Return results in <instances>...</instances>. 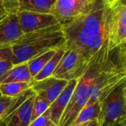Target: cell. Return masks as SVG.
I'll list each match as a JSON object with an SVG mask.
<instances>
[{"label":"cell","instance_id":"obj_1","mask_svg":"<svg viewBox=\"0 0 126 126\" xmlns=\"http://www.w3.org/2000/svg\"><path fill=\"white\" fill-rule=\"evenodd\" d=\"M110 14L111 7L106 0H95L87 12L63 24L66 47L89 63L108 39Z\"/></svg>","mask_w":126,"mask_h":126},{"label":"cell","instance_id":"obj_2","mask_svg":"<svg viewBox=\"0 0 126 126\" xmlns=\"http://www.w3.org/2000/svg\"><path fill=\"white\" fill-rule=\"evenodd\" d=\"M115 52L109 49L107 39L102 47L89 61L83 75L78 79L71 100L58 126H71L79 112L87 104L95 79L109 66Z\"/></svg>","mask_w":126,"mask_h":126},{"label":"cell","instance_id":"obj_3","mask_svg":"<svg viewBox=\"0 0 126 126\" xmlns=\"http://www.w3.org/2000/svg\"><path fill=\"white\" fill-rule=\"evenodd\" d=\"M66 44L62 24L24 34L12 47L13 63L28 62L51 49H58Z\"/></svg>","mask_w":126,"mask_h":126},{"label":"cell","instance_id":"obj_4","mask_svg":"<svg viewBox=\"0 0 126 126\" xmlns=\"http://www.w3.org/2000/svg\"><path fill=\"white\" fill-rule=\"evenodd\" d=\"M126 79L117 86L102 102L98 122L100 126H126V102L124 88Z\"/></svg>","mask_w":126,"mask_h":126},{"label":"cell","instance_id":"obj_5","mask_svg":"<svg viewBox=\"0 0 126 126\" xmlns=\"http://www.w3.org/2000/svg\"><path fill=\"white\" fill-rule=\"evenodd\" d=\"M35 95V92L31 88L13 97L1 123L4 126H30Z\"/></svg>","mask_w":126,"mask_h":126},{"label":"cell","instance_id":"obj_6","mask_svg":"<svg viewBox=\"0 0 126 126\" xmlns=\"http://www.w3.org/2000/svg\"><path fill=\"white\" fill-rule=\"evenodd\" d=\"M108 40L111 50L126 42V0H119L111 7Z\"/></svg>","mask_w":126,"mask_h":126},{"label":"cell","instance_id":"obj_7","mask_svg":"<svg viewBox=\"0 0 126 126\" xmlns=\"http://www.w3.org/2000/svg\"><path fill=\"white\" fill-rule=\"evenodd\" d=\"M88 64L76 51L66 47L65 52L52 76L68 81L78 80L86 70Z\"/></svg>","mask_w":126,"mask_h":126},{"label":"cell","instance_id":"obj_8","mask_svg":"<svg viewBox=\"0 0 126 126\" xmlns=\"http://www.w3.org/2000/svg\"><path fill=\"white\" fill-rule=\"evenodd\" d=\"M95 0H56L52 14L65 24L87 12Z\"/></svg>","mask_w":126,"mask_h":126},{"label":"cell","instance_id":"obj_9","mask_svg":"<svg viewBox=\"0 0 126 126\" xmlns=\"http://www.w3.org/2000/svg\"><path fill=\"white\" fill-rule=\"evenodd\" d=\"M17 15L24 34L45 29L60 24L57 17L52 13H40L21 11L18 12Z\"/></svg>","mask_w":126,"mask_h":126},{"label":"cell","instance_id":"obj_10","mask_svg":"<svg viewBox=\"0 0 126 126\" xmlns=\"http://www.w3.org/2000/svg\"><path fill=\"white\" fill-rule=\"evenodd\" d=\"M23 35L17 13H10L0 21V48L11 47Z\"/></svg>","mask_w":126,"mask_h":126},{"label":"cell","instance_id":"obj_11","mask_svg":"<svg viewBox=\"0 0 126 126\" xmlns=\"http://www.w3.org/2000/svg\"><path fill=\"white\" fill-rule=\"evenodd\" d=\"M68 83L66 80L51 76L41 81L34 82L32 89L36 94L41 96L51 104L61 94Z\"/></svg>","mask_w":126,"mask_h":126},{"label":"cell","instance_id":"obj_12","mask_svg":"<svg viewBox=\"0 0 126 126\" xmlns=\"http://www.w3.org/2000/svg\"><path fill=\"white\" fill-rule=\"evenodd\" d=\"M78 80H69L67 86L61 93V94L56 98V100L50 104L49 106V114L50 120L56 126H58L61 118L66 109L75 86L77 85Z\"/></svg>","mask_w":126,"mask_h":126},{"label":"cell","instance_id":"obj_13","mask_svg":"<svg viewBox=\"0 0 126 126\" xmlns=\"http://www.w3.org/2000/svg\"><path fill=\"white\" fill-rule=\"evenodd\" d=\"M16 82H32V77L30 72L27 62L14 65L0 77V84Z\"/></svg>","mask_w":126,"mask_h":126},{"label":"cell","instance_id":"obj_14","mask_svg":"<svg viewBox=\"0 0 126 126\" xmlns=\"http://www.w3.org/2000/svg\"><path fill=\"white\" fill-rule=\"evenodd\" d=\"M56 0H18V11L52 13Z\"/></svg>","mask_w":126,"mask_h":126},{"label":"cell","instance_id":"obj_15","mask_svg":"<svg viewBox=\"0 0 126 126\" xmlns=\"http://www.w3.org/2000/svg\"><path fill=\"white\" fill-rule=\"evenodd\" d=\"M66 50V44L58 49L55 54L53 57L47 63V64L44 66V68L32 78V82L41 81L44 79H46L49 77H51L55 72L56 67L58 66L60 61L61 60L64 52Z\"/></svg>","mask_w":126,"mask_h":126},{"label":"cell","instance_id":"obj_16","mask_svg":"<svg viewBox=\"0 0 126 126\" xmlns=\"http://www.w3.org/2000/svg\"><path fill=\"white\" fill-rule=\"evenodd\" d=\"M101 103H102L96 102L91 105L86 106L79 112L78 115L71 126H80L98 120L101 110Z\"/></svg>","mask_w":126,"mask_h":126},{"label":"cell","instance_id":"obj_17","mask_svg":"<svg viewBox=\"0 0 126 126\" xmlns=\"http://www.w3.org/2000/svg\"><path fill=\"white\" fill-rule=\"evenodd\" d=\"M33 82H16L0 84V94L7 97H16L32 88Z\"/></svg>","mask_w":126,"mask_h":126},{"label":"cell","instance_id":"obj_18","mask_svg":"<svg viewBox=\"0 0 126 126\" xmlns=\"http://www.w3.org/2000/svg\"><path fill=\"white\" fill-rule=\"evenodd\" d=\"M58 49L49 50L27 62L30 72L32 78L44 68L47 63L53 57Z\"/></svg>","mask_w":126,"mask_h":126},{"label":"cell","instance_id":"obj_19","mask_svg":"<svg viewBox=\"0 0 126 126\" xmlns=\"http://www.w3.org/2000/svg\"><path fill=\"white\" fill-rule=\"evenodd\" d=\"M11 47L0 48V77L13 66Z\"/></svg>","mask_w":126,"mask_h":126},{"label":"cell","instance_id":"obj_20","mask_svg":"<svg viewBox=\"0 0 126 126\" xmlns=\"http://www.w3.org/2000/svg\"><path fill=\"white\" fill-rule=\"evenodd\" d=\"M49 106L50 104L45 99H44L41 96L36 94L32 106L31 123L42 115L47 110H48Z\"/></svg>","mask_w":126,"mask_h":126},{"label":"cell","instance_id":"obj_21","mask_svg":"<svg viewBox=\"0 0 126 126\" xmlns=\"http://www.w3.org/2000/svg\"><path fill=\"white\" fill-rule=\"evenodd\" d=\"M29 126H57L50 120L49 109L47 110L42 115L32 121Z\"/></svg>","mask_w":126,"mask_h":126},{"label":"cell","instance_id":"obj_22","mask_svg":"<svg viewBox=\"0 0 126 126\" xmlns=\"http://www.w3.org/2000/svg\"><path fill=\"white\" fill-rule=\"evenodd\" d=\"M17 7L11 4L5 0H0V21L10 13H18Z\"/></svg>","mask_w":126,"mask_h":126},{"label":"cell","instance_id":"obj_23","mask_svg":"<svg viewBox=\"0 0 126 126\" xmlns=\"http://www.w3.org/2000/svg\"><path fill=\"white\" fill-rule=\"evenodd\" d=\"M12 100V97H7V96H0V123L1 122V120L5 114L10 103Z\"/></svg>","mask_w":126,"mask_h":126},{"label":"cell","instance_id":"obj_24","mask_svg":"<svg viewBox=\"0 0 126 126\" xmlns=\"http://www.w3.org/2000/svg\"><path fill=\"white\" fill-rule=\"evenodd\" d=\"M120 49H121V51H122V53H123V55L126 65V42L124 44H123L122 46H120Z\"/></svg>","mask_w":126,"mask_h":126},{"label":"cell","instance_id":"obj_25","mask_svg":"<svg viewBox=\"0 0 126 126\" xmlns=\"http://www.w3.org/2000/svg\"><path fill=\"white\" fill-rule=\"evenodd\" d=\"M86 126H100V123L98 122V120H94V121H92V122H89L87 125Z\"/></svg>","mask_w":126,"mask_h":126},{"label":"cell","instance_id":"obj_26","mask_svg":"<svg viewBox=\"0 0 126 126\" xmlns=\"http://www.w3.org/2000/svg\"><path fill=\"white\" fill-rule=\"evenodd\" d=\"M5 1H7V2L10 3L11 4L17 7L18 9V0H5Z\"/></svg>","mask_w":126,"mask_h":126},{"label":"cell","instance_id":"obj_27","mask_svg":"<svg viewBox=\"0 0 126 126\" xmlns=\"http://www.w3.org/2000/svg\"><path fill=\"white\" fill-rule=\"evenodd\" d=\"M106 1L110 5V7H111L117 2V0H106Z\"/></svg>","mask_w":126,"mask_h":126},{"label":"cell","instance_id":"obj_28","mask_svg":"<svg viewBox=\"0 0 126 126\" xmlns=\"http://www.w3.org/2000/svg\"><path fill=\"white\" fill-rule=\"evenodd\" d=\"M124 96H125V99H126V85L124 88Z\"/></svg>","mask_w":126,"mask_h":126},{"label":"cell","instance_id":"obj_29","mask_svg":"<svg viewBox=\"0 0 126 126\" xmlns=\"http://www.w3.org/2000/svg\"><path fill=\"white\" fill-rule=\"evenodd\" d=\"M89 123H84V124H82V125H80V126H86L87 124H88Z\"/></svg>","mask_w":126,"mask_h":126},{"label":"cell","instance_id":"obj_30","mask_svg":"<svg viewBox=\"0 0 126 126\" xmlns=\"http://www.w3.org/2000/svg\"><path fill=\"white\" fill-rule=\"evenodd\" d=\"M122 126V125H114V126Z\"/></svg>","mask_w":126,"mask_h":126},{"label":"cell","instance_id":"obj_31","mask_svg":"<svg viewBox=\"0 0 126 126\" xmlns=\"http://www.w3.org/2000/svg\"><path fill=\"white\" fill-rule=\"evenodd\" d=\"M0 126H4V124H3V123H0Z\"/></svg>","mask_w":126,"mask_h":126},{"label":"cell","instance_id":"obj_32","mask_svg":"<svg viewBox=\"0 0 126 126\" xmlns=\"http://www.w3.org/2000/svg\"><path fill=\"white\" fill-rule=\"evenodd\" d=\"M117 1H119V0H117Z\"/></svg>","mask_w":126,"mask_h":126}]
</instances>
